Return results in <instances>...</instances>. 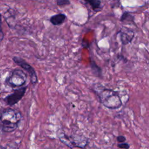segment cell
<instances>
[{"mask_svg": "<svg viewBox=\"0 0 149 149\" xmlns=\"http://www.w3.org/2000/svg\"><path fill=\"white\" fill-rule=\"evenodd\" d=\"M22 118V113L16 109H5L0 111V129L5 132L16 130Z\"/></svg>", "mask_w": 149, "mask_h": 149, "instance_id": "obj_1", "label": "cell"}, {"mask_svg": "<svg viewBox=\"0 0 149 149\" xmlns=\"http://www.w3.org/2000/svg\"><path fill=\"white\" fill-rule=\"evenodd\" d=\"M101 103L109 109H118L122 105V101L118 93L112 90L105 88L100 93H96Z\"/></svg>", "mask_w": 149, "mask_h": 149, "instance_id": "obj_2", "label": "cell"}, {"mask_svg": "<svg viewBox=\"0 0 149 149\" xmlns=\"http://www.w3.org/2000/svg\"><path fill=\"white\" fill-rule=\"evenodd\" d=\"M27 80L26 74L20 69H14L6 80V83L10 87H21Z\"/></svg>", "mask_w": 149, "mask_h": 149, "instance_id": "obj_3", "label": "cell"}, {"mask_svg": "<svg viewBox=\"0 0 149 149\" xmlns=\"http://www.w3.org/2000/svg\"><path fill=\"white\" fill-rule=\"evenodd\" d=\"M13 61L19 66L22 68L26 71L29 73V75L30 76V81L32 84L34 85L37 83L38 79L36 74V73L34 69V68L29 65L27 62H26L24 59H22L20 57L14 56L13 58Z\"/></svg>", "mask_w": 149, "mask_h": 149, "instance_id": "obj_4", "label": "cell"}, {"mask_svg": "<svg viewBox=\"0 0 149 149\" xmlns=\"http://www.w3.org/2000/svg\"><path fill=\"white\" fill-rule=\"evenodd\" d=\"M26 87H22L15 90V91L6 96L4 98L5 102L9 106H13L17 102H18L25 94Z\"/></svg>", "mask_w": 149, "mask_h": 149, "instance_id": "obj_5", "label": "cell"}, {"mask_svg": "<svg viewBox=\"0 0 149 149\" xmlns=\"http://www.w3.org/2000/svg\"><path fill=\"white\" fill-rule=\"evenodd\" d=\"M118 34L119 35L120 40L122 45H126L132 42L134 36V32L131 29L123 27L119 30Z\"/></svg>", "mask_w": 149, "mask_h": 149, "instance_id": "obj_6", "label": "cell"}, {"mask_svg": "<svg viewBox=\"0 0 149 149\" xmlns=\"http://www.w3.org/2000/svg\"><path fill=\"white\" fill-rule=\"evenodd\" d=\"M66 19V16L63 13H58L52 16L50 19V22L54 26H58L63 24Z\"/></svg>", "mask_w": 149, "mask_h": 149, "instance_id": "obj_7", "label": "cell"}, {"mask_svg": "<svg viewBox=\"0 0 149 149\" xmlns=\"http://www.w3.org/2000/svg\"><path fill=\"white\" fill-rule=\"evenodd\" d=\"M86 5H89L91 9L95 12H98L102 8L101 0H83Z\"/></svg>", "mask_w": 149, "mask_h": 149, "instance_id": "obj_8", "label": "cell"}, {"mask_svg": "<svg viewBox=\"0 0 149 149\" xmlns=\"http://www.w3.org/2000/svg\"><path fill=\"white\" fill-rule=\"evenodd\" d=\"M90 68H91L92 73L95 77H99V78H102V69L101 68V67H100L96 63V62L94 60H93L92 59H90Z\"/></svg>", "mask_w": 149, "mask_h": 149, "instance_id": "obj_9", "label": "cell"}, {"mask_svg": "<svg viewBox=\"0 0 149 149\" xmlns=\"http://www.w3.org/2000/svg\"><path fill=\"white\" fill-rule=\"evenodd\" d=\"M120 21L122 22L128 21L129 23H134L133 16L131 14H130V13H129L128 12H124L122 13V15L120 18Z\"/></svg>", "mask_w": 149, "mask_h": 149, "instance_id": "obj_10", "label": "cell"}, {"mask_svg": "<svg viewBox=\"0 0 149 149\" xmlns=\"http://www.w3.org/2000/svg\"><path fill=\"white\" fill-rule=\"evenodd\" d=\"M56 5L59 6L68 5L70 3V0H56Z\"/></svg>", "mask_w": 149, "mask_h": 149, "instance_id": "obj_11", "label": "cell"}, {"mask_svg": "<svg viewBox=\"0 0 149 149\" xmlns=\"http://www.w3.org/2000/svg\"><path fill=\"white\" fill-rule=\"evenodd\" d=\"M0 149H19L18 147L15 144H9L5 147L0 146Z\"/></svg>", "mask_w": 149, "mask_h": 149, "instance_id": "obj_12", "label": "cell"}, {"mask_svg": "<svg viewBox=\"0 0 149 149\" xmlns=\"http://www.w3.org/2000/svg\"><path fill=\"white\" fill-rule=\"evenodd\" d=\"M118 147L121 149H129L130 147V146L128 143H119L118 144Z\"/></svg>", "mask_w": 149, "mask_h": 149, "instance_id": "obj_13", "label": "cell"}, {"mask_svg": "<svg viewBox=\"0 0 149 149\" xmlns=\"http://www.w3.org/2000/svg\"><path fill=\"white\" fill-rule=\"evenodd\" d=\"M1 24H2V18H1V15L0 13V42L3 39V37H4V34L2 30Z\"/></svg>", "mask_w": 149, "mask_h": 149, "instance_id": "obj_14", "label": "cell"}, {"mask_svg": "<svg viewBox=\"0 0 149 149\" xmlns=\"http://www.w3.org/2000/svg\"><path fill=\"white\" fill-rule=\"evenodd\" d=\"M116 140H117V141L119 142V143H124L126 140V137L123 136H118L116 138Z\"/></svg>", "mask_w": 149, "mask_h": 149, "instance_id": "obj_15", "label": "cell"}, {"mask_svg": "<svg viewBox=\"0 0 149 149\" xmlns=\"http://www.w3.org/2000/svg\"><path fill=\"white\" fill-rule=\"evenodd\" d=\"M0 86H1V83H0Z\"/></svg>", "mask_w": 149, "mask_h": 149, "instance_id": "obj_16", "label": "cell"}]
</instances>
